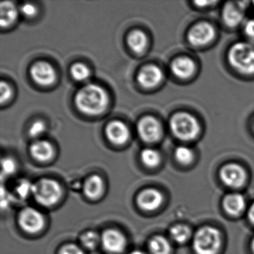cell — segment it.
Listing matches in <instances>:
<instances>
[{
  "label": "cell",
  "mask_w": 254,
  "mask_h": 254,
  "mask_svg": "<svg viewBox=\"0 0 254 254\" xmlns=\"http://www.w3.org/2000/svg\"><path fill=\"white\" fill-rule=\"evenodd\" d=\"M46 130V126L41 120L34 122L29 128V135L32 138H38L44 134Z\"/></svg>",
  "instance_id": "obj_28"
},
{
  "label": "cell",
  "mask_w": 254,
  "mask_h": 254,
  "mask_svg": "<svg viewBox=\"0 0 254 254\" xmlns=\"http://www.w3.org/2000/svg\"><path fill=\"white\" fill-rule=\"evenodd\" d=\"M81 244L87 249H94L99 242V236L96 232L88 231L81 237Z\"/></svg>",
  "instance_id": "obj_27"
},
{
  "label": "cell",
  "mask_w": 254,
  "mask_h": 254,
  "mask_svg": "<svg viewBox=\"0 0 254 254\" xmlns=\"http://www.w3.org/2000/svg\"><path fill=\"white\" fill-rule=\"evenodd\" d=\"M244 32L251 43H254V20H249L245 24Z\"/></svg>",
  "instance_id": "obj_34"
},
{
  "label": "cell",
  "mask_w": 254,
  "mask_h": 254,
  "mask_svg": "<svg viewBox=\"0 0 254 254\" xmlns=\"http://www.w3.org/2000/svg\"><path fill=\"white\" fill-rule=\"evenodd\" d=\"M20 11L26 17H32L37 14L38 8L35 5H32V4L26 3L21 5Z\"/></svg>",
  "instance_id": "obj_33"
},
{
  "label": "cell",
  "mask_w": 254,
  "mask_h": 254,
  "mask_svg": "<svg viewBox=\"0 0 254 254\" xmlns=\"http://www.w3.org/2000/svg\"><path fill=\"white\" fill-rule=\"evenodd\" d=\"M169 126L172 133L182 140L194 139L200 131L198 122L188 113H177L172 116Z\"/></svg>",
  "instance_id": "obj_4"
},
{
  "label": "cell",
  "mask_w": 254,
  "mask_h": 254,
  "mask_svg": "<svg viewBox=\"0 0 254 254\" xmlns=\"http://www.w3.org/2000/svg\"><path fill=\"white\" fill-rule=\"evenodd\" d=\"M137 130L141 139L146 142H157L160 139L163 133L160 122L154 117L149 116L139 120Z\"/></svg>",
  "instance_id": "obj_7"
},
{
  "label": "cell",
  "mask_w": 254,
  "mask_h": 254,
  "mask_svg": "<svg viewBox=\"0 0 254 254\" xmlns=\"http://www.w3.org/2000/svg\"><path fill=\"white\" fill-rule=\"evenodd\" d=\"M103 190V181L99 175H92L87 178L84 186V194L90 198L99 197Z\"/></svg>",
  "instance_id": "obj_21"
},
{
  "label": "cell",
  "mask_w": 254,
  "mask_h": 254,
  "mask_svg": "<svg viewBox=\"0 0 254 254\" xmlns=\"http://www.w3.org/2000/svg\"><path fill=\"white\" fill-rule=\"evenodd\" d=\"M163 199V195L158 190L147 189L139 193L137 197V203L139 207L142 209L152 211L160 207Z\"/></svg>",
  "instance_id": "obj_14"
},
{
  "label": "cell",
  "mask_w": 254,
  "mask_h": 254,
  "mask_svg": "<svg viewBox=\"0 0 254 254\" xmlns=\"http://www.w3.org/2000/svg\"><path fill=\"white\" fill-rule=\"evenodd\" d=\"M142 163L148 167L154 168L158 166L161 161V156L157 150L145 148L141 153Z\"/></svg>",
  "instance_id": "obj_24"
},
{
  "label": "cell",
  "mask_w": 254,
  "mask_h": 254,
  "mask_svg": "<svg viewBox=\"0 0 254 254\" xmlns=\"http://www.w3.org/2000/svg\"><path fill=\"white\" fill-rule=\"evenodd\" d=\"M32 79L40 85H51L56 79V73L51 64L45 62H38L30 69Z\"/></svg>",
  "instance_id": "obj_10"
},
{
  "label": "cell",
  "mask_w": 254,
  "mask_h": 254,
  "mask_svg": "<svg viewBox=\"0 0 254 254\" xmlns=\"http://www.w3.org/2000/svg\"><path fill=\"white\" fill-rule=\"evenodd\" d=\"M33 185L28 181H22L17 187V191L21 197H26L32 193Z\"/></svg>",
  "instance_id": "obj_30"
},
{
  "label": "cell",
  "mask_w": 254,
  "mask_h": 254,
  "mask_svg": "<svg viewBox=\"0 0 254 254\" xmlns=\"http://www.w3.org/2000/svg\"><path fill=\"white\" fill-rule=\"evenodd\" d=\"M148 248L151 254H169L172 246L169 241L166 238L156 236L150 240Z\"/></svg>",
  "instance_id": "obj_22"
},
{
  "label": "cell",
  "mask_w": 254,
  "mask_h": 254,
  "mask_svg": "<svg viewBox=\"0 0 254 254\" xmlns=\"http://www.w3.org/2000/svg\"><path fill=\"white\" fill-rule=\"evenodd\" d=\"M108 139L116 145H123L128 140L130 130L123 122L115 120L111 122L106 127Z\"/></svg>",
  "instance_id": "obj_13"
},
{
  "label": "cell",
  "mask_w": 254,
  "mask_h": 254,
  "mask_svg": "<svg viewBox=\"0 0 254 254\" xmlns=\"http://www.w3.org/2000/svg\"><path fill=\"white\" fill-rule=\"evenodd\" d=\"M130 254H145V253L142 252L140 251H134L133 252L130 253Z\"/></svg>",
  "instance_id": "obj_36"
},
{
  "label": "cell",
  "mask_w": 254,
  "mask_h": 254,
  "mask_svg": "<svg viewBox=\"0 0 254 254\" xmlns=\"http://www.w3.org/2000/svg\"><path fill=\"white\" fill-rule=\"evenodd\" d=\"M32 194L38 203L50 206L57 203L62 195V188L57 181L43 179L33 184Z\"/></svg>",
  "instance_id": "obj_5"
},
{
  "label": "cell",
  "mask_w": 254,
  "mask_h": 254,
  "mask_svg": "<svg viewBox=\"0 0 254 254\" xmlns=\"http://www.w3.org/2000/svg\"><path fill=\"white\" fill-rule=\"evenodd\" d=\"M30 152L35 160L46 162L53 158L54 148L48 141L37 140L31 145Z\"/></svg>",
  "instance_id": "obj_18"
},
{
  "label": "cell",
  "mask_w": 254,
  "mask_h": 254,
  "mask_svg": "<svg viewBox=\"0 0 254 254\" xmlns=\"http://www.w3.org/2000/svg\"><path fill=\"white\" fill-rule=\"evenodd\" d=\"M11 87L8 85V83L2 82L0 83V101L1 103L4 104L5 102H8L10 98L11 97Z\"/></svg>",
  "instance_id": "obj_29"
},
{
  "label": "cell",
  "mask_w": 254,
  "mask_h": 254,
  "mask_svg": "<svg viewBox=\"0 0 254 254\" xmlns=\"http://www.w3.org/2000/svg\"><path fill=\"white\" fill-rule=\"evenodd\" d=\"M232 67L245 74L254 73V47L248 43L233 44L227 54Z\"/></svg>",
  "instance_id": "obj_2"
},
{
  "label": "cell",
  "mask_w": 254,
  "mask_h": 254,
  "mask_svg": "<svg viewBox=\"0 0 254 254\" xmlns=\"http://www.w3.org/2000/svg\"><path fill=\"white\" fill-rule=\"evenodd\" d=\"M171 239L178 244H184L191 238V230L187 226L178 224L174 226L169 231Z\"/></svg>",
  "instance_id": "obj_23"
},
{
  "label": "cell",
  "mask_w": 254,
  "mask_h": 254,
  "mask_svg": "<svg viewBox=\"0 0 254 254\" xmlns=\"http://www.w3.org/2000/svg\"><path fill=\"white\" fill-rule=\"evenodd\" d=\"M90 69L84 64H74L71 67V75L76 81H85L90 76Z\"/></svg>",
  "instance_id": "obj_25"
},
{
  "label": "cell",
  "mask_w": 254,
  "mask_h": 254,
  "mask_svg": "<svg viewBox=\"0 0 254 254\" xmlns=\"http://www.w3.org/2000/svg\"><path fill=\"white\" fill-rule=\"evenodd\" d=\"M215 29L210 23L201 22L190 29L187 38L191 45L202 47L210 43L215 38Z\"/></svg>",
  "instance_id": "obj_6"
},
{
  "label": "cell",
  "mask_w": 254,
  "mask_h": 254,
  "mask_svg": "<svg viewBox=\"0 0 254 254\" xmlns=\"http://www.w3.org/2000/svg\"><path fill=\"white\" fill-rule=\"evenodd\" d=\"M244 11L238 3L227 2L223 8V20L227 26L236 27L243 21Z\"/></svg>",
  "instance_id": "obj_16"
},
{
  "label": "cell",
  "mask_w": 254,
  "mask_h": 254,
  "mask_svg": "<svg viewBox=\"0 0 254 254\" xmlns=\"http://www.w3.org/2000/svg\"><path fill=\"white\" fill-rule=\"evenodd\" d=\"M102 243L107 251L113 254H120L126 247V239L124 235L118 230H105L102 236Z\"/></svg>",
  "instance_id": "obj_11"
},
{
  "label": "cell",
  "mask_w": 254,
  "mask_h": 254,
  "mask_svg": "<svg viewBox=\"0 0 254 254\" xmlns=\"http://www.w3.org/2000/svg\"><path fill=\"white\" fill-rule=\"evenodd\" d=\"M2 172L5 175H11L14 174L16 170V163L13 159L6 157V158L2 159Z\"/></svg>",
  "instance_id": "obj_31"
},
{
  "label": "cell",
  "mask_w": 254,
  "mask_h": 254,
  "mask_svg": "<svg viewBox=\"0 0 254 254\" xmlns=\"http://www.w3.org/2000/svg\"><path fill=\"white\" fill-rule=\"evenodd\" d=\"M127 42L132 51L136 53H141L145 50L148 44V38L143 32L138 29L133 30L129 34Z\"/></svg>",
  "instance_id": "obj_20"
},
{
  "label": "cell",
  "mask_w": 254,
  "mask_h": 254,
  "mask_svg": "<svg viewBox=\"0 0 254 254\" xmlns=\"http://www.w3.org/2000/svg\"><path fill=\"white\" fill-rule=\"evenodd\" d=\"M59 254H84V253L83 250L77 245L69 244L62 248Z\"/></svg>",
  "instance_id": "obj_32"
},
{
  "label": "cell",
  "mask_w": 254,
  "mask_h": 254,
  "mask_svg": "<svg viewBox=\"0 0 254 254\" xmlns=\"http://www.w3.org/2000/svg\"><path fill=\"white\" fill-rule=\"evenodd\" d=\"M194 62L190 58L180 57L174 60L171 65L172 73L180 78H188L195 71Z\"/></svg>",
  "instance_id": "obj_15"
},
{
  "label": "cell",
  "mask_w": 254,
  "mask_h": 254,
  "mask_svg": "<svg viewBox=\"0 0 254 254\" xmlns=\"http://www.w3.org/2000/svg\"><path fill=\"white\" fill-rule=\"evenodd\" d=\"M80 111L88 115H98L106 109L108 96L105 89L97 84H90L80 89L75 98Z\"/></svg>",
  "instance_id": "obj_1"
},
{
  "label": "cell",
  "mask_w": 254,
  "mask_h": 254,
  "mask_svg": "<svg viewBox=\"0 0 254 254\" xmlns=\"http://www.w3.org/2000/svg\"><path fill=\"white\" fill-rule=\"evenodd\" d=\"M220 178L227 187L239 188L243 186L246 181V172L239 165L228 163L221 168Z\"/></svg>",
  "instance_id": "obj_9"
},
{
  "label": "cell",
  "mask_w": 254,
  "mask_h": 254,
  "mask_svg": "<svg viewBox=\"0 0 254 254\" xmlns=\"http://www.w3.org/2000/svg\"><path fill=\"white\" fill-rule=\"evenodd\" d=\"M19 224L22 229L27 233H38L44 227V216L39 211L34 208H25L19 215Z\"/></svg>",
  "instance_id": "obj_8"
},
{
  "label": "cell",
  "mask_w": 254,
  "mask_h": 254,
  "mask_svg": "<svg viewBox=\"0 0 254 254\" xmlns=\"http://www.w3.org/2000/svg\"><path fill=\"white\" fill-rule=\"evenodd\" d=\"M248 217L250 221H251L253 224H254V203L251 205V207L248 209Z\"/></svg>",
  "instance_id": "obj_35"
},
{
  "label": "cell",
  "mask_w": 254,
  "mask_h": 254,
  "mask_svg": "<svg viewBox=\"0 0 254 254\" xmlns=\"http://www.w3.org/2000/svg\"><path fill=\"white\" fill-rule=\"evenodd\" d=\"M251 249H252V251L254 254V237L253 238L252 241H251Z\"/></svg>",
  "instance_id": "obj_37"
},
{
  "label": "cell",
  "mask_w": 254,
  "mask_h": 254,
  "mask_svg": "<svg viewBox=\"0 0 254 254\" xmlns=\"http://www.w3.org/2000/svg\"><path fill=\"white\" fill-rule=\"evenodd\" d=\"M17 17V10L11 2H2L0 5V24L7 27L12 24Z\"/></svg>",
  "instance_id": "obj_19"
},
{
  "label": "cell",
  "mask_w": 254,
  "mask_h": 254,
  "mask_svg": "<svg viewBox=\"0 0 254 254\" xmlns=\"http://www.w3.org/2000/svg\"><path fill=\"white\" fill-rule=\"evenodd\" d=\"M223 206L227 213L239 215L245 210L246 206L245 197L239 193H230L224 197Z\"/></svg>",
  "instance_id": "obj_17"
},
{
  "label": "cell",
  "mask_w": 254,
  "mask_h": 254,
  "mask_svg": "<svg viewBox=\"0 0 254 254\" xmlns=\"http://www.w3.org/2000/svg\"><path fill=\"white\" fill-rule=\"evenodd\" d=\"M175 157L181 164L188 165L192 161L194 154L190 148L187 146H179L175 149Z\"/></svg>",
  "instance_id": "obj_26"
},
{
  "label": "cell",
  "mask_w": 254,
  "mask_h": 254,
  "mask_svg": "<svg viewBox=\"0 0 254 254\" xmlns=\"http://www.w3.org/2000/svg\"></svg>",
  "instance_id": "obj_38"
},
{
  "label": "cell",
  "mask_w": 254,
  "mask_h": 254,
  "mask_svg": "<svg viewBox=\"0 0 254 254\" xmlns=\"http://www.w3.org/2000/svg\"></svg>",
  "instance_id": "obj_39"
},
{
  "label": "cell",
  "mask_w": 254,
  "mask_h": 254,
  "mask_svg": "<svg viewBox=\"0 0 254 254\" xmlns=\"http://www.w3.org/2000/svg\"><path fill=\"white\" fill-rule=\"evenodd\" d=\"M163 74L160 67L156 65H147L139 71L137 81L145 88H153L158 85L163 80Z\"/></svg>",
  "instance_id": "obj_12"
},
{
  "label": "cell",
  "mask_w": 254,
  "mask_h": 254,
  "mask_svg": "<svg viewBox=\"0 0 254 254\" xmlns=\"http://www.w3.org/2000/svg\"><path fill=\"white\" fill-rule=\"evenodd\" d=\"M221 246V233L215 227L205 226L193 236L192 248L196 254H217Z\"/></svg>",
  "instance_id": "obj_3"
}]
</instances>
